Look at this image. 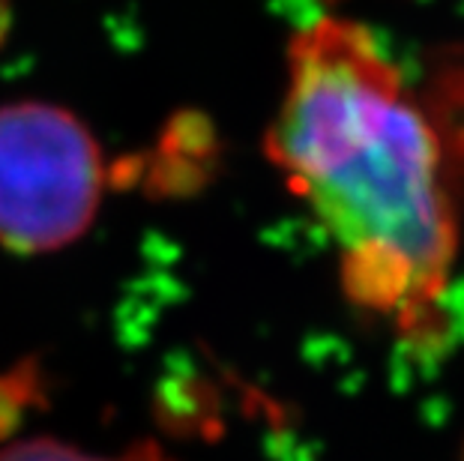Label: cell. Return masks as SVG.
Wrapping results in <instances>:
<instances>
[{"mask_svg":"<svg viewBox=\"0 0 464 461\" xmlns=\"http://www.w3.org/2000/svg\"><path fill=\"white\" fill-rule=\"evenodd\" d=\"M266 156L342 249L353 306L401 332L438 306L456 255L438 130L369 27L318 18L291 39Z\"/></svg>","mask_w":464,"mask_h":461,"instance_id":"cell-1","label":"cell"},{"mask_svg":"<svg viewBox=\"0 0 464 461\" xmlns=\"http://www.w3.org/2000/svg\"><path fill=\"white\" fill-rule=\"evenodd\" d=\"M105 192L93 132L39 100L0 105V246L39 255L84 237Z\"/></svg>","mask_w":464,"mask_h":461,"instance_id":"cell-2","label":"cell"},{"mask_svg":"<svg viewBox=\"0 0 464 461\" xmlns=\"http://www.w3.org/2000/svg\"><path fill=\"white\" fill-rule=\"evenodd\" d=\"M0 461H171V458L153 440H141V444L130 447L121 456H96V453H84V449H78L72 444H63L57 437H24L9 444L0 453Z\"/></svg>","mask_w":464,"mask_h":461,"instance_id":"cell-3","label":"cell"},{"mask_svg":"<svg viewBox=\"0 0 464 461\" xmlns=\"http://www.w3.org/2000/svg\"><path fill=\"white\" fill-rule=\"evenodd\" d=\"M431 108L434 120H438L434 130L443 132L452 159L464 171V66H452L438 78V87L431 93Z\"/></svg>","mask_w":464,"mask_h":461,"instance_id":"cell-4","label":"cell"}]
</instances>
